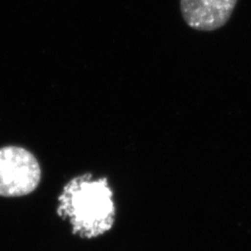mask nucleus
<instances>
[{"label":"nucleus","instance_id":"1","mask_svg":"<svg viewBox=\"0 0 251 251\" xmlns=\"http://www.w3.org/2000/svg\"><path fill=\"white\" fill-rule=\"evenodd\" d=\"M57 214L68 220L73 233L83 239H94L111 230L116 210L113 192L106 177L76 176L64 185L59 196Z\"/></svg>","mask_w":251,"mask_h":251},{"label":"nucleus","instance_id":"2","mask_svg":"<svg viewBox=\"0 0 251 251\" xmlns=\"http://www.w3.org/2000/svg\"><path fill=\"white\" fill-rule=\"evenodd\" d=\"M42 171L36 156L17 146L0 148V196L22 197L41 182Z\"/></svg>","mask_w":251,"mask_h":251},{"label":"nucleus","instance_id":"3","mask_svg":"<svg viewBox=\"0 0 251 251\" xmlns=\"http://www.w3.org/2000/svg\"><path fill=\"white\" fill-rule=\"evenodd\" d=\"M237 3L238 0H180V11L191 28L214 31L229 21Z\"/></svg>","mask_w":251,"mask_h":251}]
</instances>
